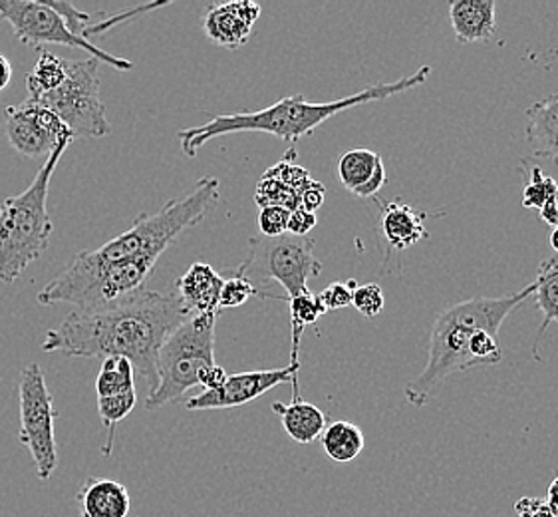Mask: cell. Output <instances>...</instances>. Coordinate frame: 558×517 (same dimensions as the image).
<instances>
[{"mask_svg": "<svg viewBox=\"0 0 558 517\" xmlns=\"http://www.w3.org/2000/svg\"><path fill=\"white\" fill-rule=\"evenodd\" d=\"M190 316L178 292L144 287L122 301L70 313L57 328L46 333L40 347L45 352L68 357L128 359L151 388L157 383L161 345Z\"/></svg>", "mask_w": 558, "mask_h": 517, "instance_id": "1", "label": "cell"}, {"mask_svg": "<svg viewBox=\"0 0 558 517\" xmlns=\"http://www.w3.org/2000/svg\"><path fill=\"white\" fill-rule=\"evenodd\" d=\"M429 76H432V67L424 64L410 76H403L396 82H378L374 86H368L366 91L340 100L308 101L301 94H296V96L280 98L272 106L258 112L219 113V116H213L207 124L179 130V144L187 158H195L202 152V147L215 137L241 134V132H260V134L280 137L287 144H296L301 137L313 134L318 125L335 118L336 113L347 112L350 108H357L372 101L388 100L391 96L413 91L425 84Z\"/></svg>", "mask_w": 558, "mask_h": 517, "instance_id": "2", "label": "cell"}, {"mask_svg": "<svg viewBox=\"0 0 558 517\" xmlns=\"http://www.w3.org/2000/svg\"><path fill=\"white\" fill-rule=\"evenodd\" d=\"M533 292L535 282L513 294L475 297L444 309L429 333V350L424 371L403 388L405 400L413 406L427 405L449 376L471 371L468 354L471 337L483 328L499 333L505 318L525 299L533 297Z\"/></svg>", "mask_w": 558, "mask_h": 517, "instance_id": "3", "label": "cell"}, {"mask_svg": "<svg viewBox=\"0 0 558 517\" xmlns=\"http://www.w3.org/2000/svg\"><path fill=\"white\" fill-rule=\"evenodd\" d=\"M221 181L205 176L190 192L166 203L156 214L137 215L132 227L98 249H86V255L98 263L154 261L191 227L199 226L219 202Z\"/></svg>", "mask_w": 558, "mask_h": 517, "instance_id": "4", "label": "cell"}, {"mask_svg": "<svg viewBox=\"0 0 558 517\" xmlns=\"http://www.w3.org/2000/svg\"><path fill=\"white\" fill-rule=\"evenodd\" d=\"M72 142H64L45 159L23 193L0 203V282H14L50 245L54 231L46 209L50 180Z\"/></svg>", "mask_w": 558, "mask_h": 517, "instance_id": "5", "label": "cell"}, {"mask_svg": "<svg viewBox=\"0 0 558 517\" xmlns=\"http://www.w3.org/2000/svg\"><path fill=\"white\" fill-rule=\"evenodd\" d=\"M154 267V261L98 263L80 251L66 269L38 292L36 301L45 306L72 304L76 311L98 309L144 289Z\"/></svg>", "mask_w": 558, "mask_h": 517, "instance_id": "6", "label": "cell"}, {"mask_svg": "<svg viewBox=\"0 0 558 517\" xmlns=\"http://www.w3.org/2000/svg\"><path fill=\"white\" fill-rule=\"evenodd\" d=\"M217 316H190L166 338L157 354V383L147 393V410L175 402L215 366Z\"/></svg>", "mask_w": 558, "mask_h": 517, "instance_id": "7", "label": "cell"}, {"mask_svg": "<svg viewBox=\"0 0 558 517\" xmlns=\"http://www.w3.org/2000/svg\"><path fill=\"white\" fill-rule=\"evenodd\" d=\"M316 241L311 237H251L248 255L239 273L263 297V287L279 282L287 291V301L308 292V279L323 273V263L314 255Z\"/></svg>", "mask_w": 558, "mask_h": 517, "instance_id": "8", "label": "cell"}, {"mask_svg": "<svg viewBox=\"0 0 558 517\" xmlns=\"http://www.w3.org/2000/svg\"><path fill=\"white\" fill-rule=\"evenodd\" d=\"M100 62L94 58L66 60V76L57 91L38 98L36 104L57 116L76 137H104L112 134L100 98Z\"/></svg>", "mask_w": 558, "mask_h": 517, "instance_id": "9", "label": "cell"}, {"mask_svg": "<svg viewBox=\"0 0 558 517\" xmlns=\"http://www.w3.org/2000/svg\"><path fill=\"white\" fill-rule=\"evenodd\" d=\"M0 21L11 24L12 34L23 45L31 46L34 50H40L48 45H62L84 50L88 52L89 58L120 72H130L134 68L130 60L113 57L110 52L92 45V40L72 33L62 21V16L52 11L45 0H0Z\"/></svg>", "mask_w": 558, "mask_h": 517, "instance_id": "10", "label": "cell"}, {"mask_svg": "<svg viewBox=\"0 0 558 517\" xmlns=\"http://www.w3.org/2000/svg\"><path fill=\"white\" fill-rule=\"evenodd\" d=\"M21 434L19 440L31 452L40 480H50L58 468L57 408L54 396L46 386L45 372L38 362L21 372Z\"/></svg>", "mask_w": 558, "mask_h": 517, "instance_id": "11", "label": "cell"}, {"mask_svg": "<svg viewBox=\"0 0 558 517\" xmlns=\"http://www.w3.org/2000/svg\"><path fill=\"white\" fill-rule=\"evenodd\" d=\"M4 130L11 146L26 159L48 158L74 135L54 113L33 100L4 108Z\"/></svg>", "mask_w": 558, "mask_h": 517, "instance_id": "12", "label": "cell"}, {"mask_svg": "<svg viewBox=\"0 0 558 517\" xmlns=\"http://www.w3.org/2000/svg\"><path fill=\"white\" fill-rule=\"evenodd\" d=\"M299 371H301V364H289V366L270 369V371L229 374L227 381L219 388L203 390L202 394L193 396L185 402V408L187 410L236 408V406L248 405V402L257 400L263 394L277 388L280 384H292V400H299L301 398Z\"/></svg>", "mask_w": 558, "mask_h": 517, "instance_id": "13", "label": "cell"}, {"mask_svg": "<svg viewBox=\"0 0 558 517\" xmlns=\"http://www.w3.org/2000/svg\"><path fill=\"white\" fill-rule=\"evenodd\" d=\"M425 212H417L412 205L402 202L386 203L381 207L376 236L380 239L384 251V267L393 257V253H402L417 245L422 239H429V231L425 229Z\"/></svg>", "mask_w": 558, "mask_h": 517, "instance_id": "14", "label": "cell"}, {"mask_svg": "<svg viewBox=\"0 0 558 517\" xmlns=\"http://www.w3.org/2000/svg\"><path fill=\"white\" fill-rule=\"evenodd\" d=\"M258 16L260 4L251 0L215 4L203 19V31L215 45L241 48L248 43Z\"/></svg>", "mask_w": 558, "mask_h": 517, "instance_id": "15", "label": "cell"}, {"mask_svg": "<svg viewBox=\"0 0 558 517\" xmlns=\"http://www.w3.org/2000/svg\"><path fill=\"white\" fill-rule=\"evenodd\" d=\"M225 279L207 263H193L175 285L179 301L191 316L219 315Z\"/></svg>", "mask_w": 558, "mask_h": 517, "instance_id": "16", "label": "cell"}, {"mask_svg": "<svg viewBox=\"0 0 558 517\" xmlns=\"http://www.w3.org/2000/svg\"><path fill=\"white\" fill-rule=\"evenodd\" d=\"M338 180L347 192L368 200L381 192L388 176L380 154L366 147H356L348 149L347 154H342L338 159Z\"/></svg>", "mask_w": 558, "mask_h": 517, "instance_id": "17", "label": "cell"}, {"mask_svg": "<svg viewBox=\"0 0 558 517\" xmlns=\"http://www.w3.org/2000/svg\"><path fill=\"white\" fill-rule=\"evenodd\" d=\"M493 0H453L449 4V21L461 45L487 43L497 34V16Z\"/></svg>", "mask_w": 558, "mask_h": 517, "instance_id": "18", "label": "cell"}, {"mask_svg": "<svg viewBox=\"0 0 558 517\" xmlns=\"http://www.w3.org/2000/svg\"><path fill=\"white\" fill-rule=\"evenodd\" d=\"M526 142L536 158L558 164V92L526 108Z\"/></svg>", "mask_w": 558, "mask_h": 517, "instance_id": "19", "label": "cell"}, {"mask_svg": "<svg viewBox=\"0 0 558 517\" xmlns=\"http://www.w3.org/2000/svg\"><path fill=\"white\" fill-rule=\"evenodd\" d=\"M76 497L84 517H128L132 509L128 488L108 478H89L80 488Z\"/></svg>", "mask_w": 558, "mask_h": 517, "instance_id": "20", "label": "cell"}, {"mask_svg": "<svg viewBox=\"0 0 558 517\" xmlns=\"http://www.w3.org/2000/svg\"><path fill=\"white\" fill-rule=\"evenodd\" d=\"M272 410L279 414L284 432L302 446L316 442L328 426L323 410L311 402H304L302 398L292 400L291 405L275 402Z\"/></svg>", "mask_w": 558, "mask_h": 517, "instance_id": "21", "label": "cell"}, {"mask_svg": "<svg viewBox=\"0 0 558 517\" xmlns=\"http://www.w3.org/2000/svg\"><path fill=\"white\" fill-rule=\"evenodd\" d=\"M535 297L536 306L538 311L545 316L543 325L536 333L535 345H533V354L535 359H541L538 354V345L541 338L545 337L548 325L557 323L558 325V258H547L538 265V273H536L535 281Z\"/></svg>", "mask_w": 558, "mask_h": 517, "instance_id": "22", "label": "cell"}, {"mask_svg": "<svg viewBox=\"0 0 558 517\" xmlns=\"http://www.w3.org/2000/svg\"><path fill=\"white\" fill-rule=\"evenodd\" d=\"M320 440L326 456L336 464H350L356 460L366 446L364 432L347 420H336L328 424Z\"/></svg>", "mask_w": 558, "mask_h": 517, "instance_id": "23", "label": "cell"}, {"mask_svg": "<svg viewBox=\"0 0 558 517\" xmlns=\"http://www.w3.org/2000/svg\"><path fill=\"white\" fill-rule=\"evenodd\" d=\"M64 76H66V58L43 50L38 62L34 64L33 72L26 76L28 100H38L46 94L57 91Z\"/></svg>", "mask_w": 558, "mask_h": 517, "instance_id": "24", "label": "cell"}, {"mask_svg": "<svg viewBox=\"0 0 558 517\" xmlns=\"http://www.w3.org/2000/svg\"><path fill=\"white\" fill-rule=\"evenodd\" d=\"M291 309L292 345H291V364H301L299 362V350H301L302 333L308 325H314L320 321L328 311L320 303L318 294L313 292H302L289 301Z\"/></svg>", "mask_w": 558, "mask_h": 517, "instance_id": "25", "label": "cell"}, {"mask_svg": "<svg viewBox=\"0 0 558 517\" xmlns=\"http://www.w3.org/2000/svg\"><path fill=\"white\" fill-rule=\"evenodd\" d=\"M135 390V369L128 359H106L101 362L98 378H96V393L98 398L118 396V394Z\"/></svg>", "mask_w": 558, "mask_h": 517, "instance_id": "26", "label": "cell"}, {"mask_svg": "<svg viewBox=\"0 0 558 517\" xmlns=\"http://www.w3.org/2000/svg\"><path fill=\"white\" fill-rule=\"evenodd\" d=\"M135 405H137V393L118 394V396H108V398H98V412H100L101 424L108 434L106 446L101 448L104 456H110L113 450V440H116V428L118 424L132 414Z\"/></svg>", "mask_w": 558, "mask_h": 517, "instance_id": "27", "label": "cell"}, {"mask_svg": "<svg viewBox=\"0 0 558 517\" xmlns=\"http://www.w3.org/2000/svg\"><path fill=\"white\" fill-rule=\"evenodd\" d=\"M255 202L258 207H284V209H296L299 207V195L292 192L291 188H287L282 181L268 176L265 171V176L260 178L257 183V190H255Z\"/></svg>", "mask_w": 558, "mask_h": 517, "instance_id": "28", "label": "cell"}, {"mask_svg": "<svg viewBox=\"0 0 558 517\" xmlns=\"http://www.w3.org/2000/svg\"><path fill=\"white\" fill-rule=\"evenodd\" d=\"M557 190V181L538 166H533L529 171V181L523 185V207L531 212H541Z\"/></svg>", "mask_w": 558, "mask_h": 517, "instance_id": "29", "label": "cell"}, {"mask_svg": "<svg viewBox=\"0 0 558 517\" xmlns=\"http://www.w3.org/2000/svg\"><path fill=\"white\" fill-rule=\"evenodd\" d=\"M294 159H296V149H289L279 164H275L272 168L267 169V173L282 181L296 195H301L302 190L313 181V176H311L308 169L299 166Z\"/></svg>", "mask_w": 558, "mask_h": 517, "instance_id": "30", "label": "cell"}, {"mask_svg": "<svg viewBox=\"0 0 558 517\" xmlns=\"http://www.w3.org/2000/svg\"><path fill=\"white\" fill-rule=\"evenodd\" d=\"M352 304L356 306L360 315L366 316V318H376L386 306V297H384L380 285H376V282L357 285L354 289Z\"/></svg>", "mask_w": 558, "mask_h": 517, "instance_id": "31", "label": "cell"}, {"mask_svg": "<svg viewBox=\"0 0 558 517\" xmlns=\"http://www.w3.org/2000/svg\"><path fill=\"white\" fill-rule=\"evenodd\" d=\"M46 4L58 12L62 16V21L66 23L68 28L74 34H78L82 38H86L89 26L96 23L94 14L82 12L72 4V2H64V0H45Z\"/></svg>", "mask_w": 558, "mask_h": 517, "instance_id": "32", "label": "cell"}, {"mask_svg": "<svg viewBox=\"0 0 558 517\" xmlns=\"http://www.w3.org/2000/svg\"><path fill=\"white\" fill-rule=\"evenodd\" d=\"M255 294H258L257 289L236 270L235 277H231V279L223 282L219 306L221 309H236V306L245 304Z\"/></svg>", "mask_w": 558, "mask_h": 517, "instance_id": "33", "label": "cell"}, {"mask_svg": "<svg viewBox=\"0 0 558 517\" xmlns=\"http://www.w3.org/2000/svg\"><path fill=\"white\" fill-rule=\"evenodd\" d=\"M356 281L330 282L324 291L318 292V299L326 311H340L352 304Z\"/></svg>", "mask_w": 558, "mask_h": 517, "instance_id": "34", "label": "cell"}, {"mask_svg": "<svg viewBox=\"0 0 558 517\" xmlns=\"http://www.w3.org/2000/svg\"><path fill=\"white\" fill-rule=\"evenodd\" d=\"M291 212L284 207H263L258 212V229L263 237L287 236Z\"/></svg>", "mask_w": 558, "mask_h": 517, "instance_id": "35", "label": "cell"}, {"mask_svg": "<svg viewBox=\"0 0 558 517\" xmlns=\"http://www.w3.org/2000/svg\"><path fill=\"white\" fill-rule=\"evenodd\" d=\"M318 224V217L316 214H311L306 209H292L289 215V226H287V233L294 237H308V233L313 231L314 227Z\"/></svg>", "mask_w": 558, "mask_h": 517, "instance_id": "36", "label": "cell"}, {"mask_svg": "<svg viewBox=\"0 0 558 517\" xmlns=\"http://www.w3.org/2000/svg\"><path fill=\"white\" fill-rule=\"evenodd\" d=\"M324 200H326V188L320 181L313 180L299 195V207L316 214L323 207Z\"/></svg>", "mask_w": 558, "mask_h": 517, "instance_id": "37", "label": "cell"}, {"mask_svg": "<svg viewBox=\"0 0 558 517\" xmlns=\"http://www.w3.org/2000/svg\"><path fill=\"white\" fill-rule=\"evenodd\" d=\"M514 512H517V517H553L545 497H536V495L521 497L514 504Z\"/></svg>", "mask_w": 558, "mask_h": 517, "instance_id": "38", "label": "cell"}, {"mask_svg": "<svg viewBox=\"0 0 558 517\" xmlns=\"http://www.w3.org/2000/svg\"><path fill=\"white\" fill-rule=\"evenodd\" d=\"M227 372L221 366H211V369H207V371L203 372L202 378H199V386H203L205 390H215V388H219L221 384L227 381Z\"/></svg>", "mask_w": 558, "mask_h": 517, "instance_id": "39", "label": "cell"}, {"mask_svg": "<svg viewBox=\"0 0 558 517\" xmlns=\"http://www.w3.org/2000/svg\"><path fill=\"white\" fill-rule=\"evenodd\" d=\"M541 215V219L550 227H558V190L550 200H548L547 205L538 212Z\"/></svg>", "mask_w": 558, "mask_h": 517, "instance_id": "40", "label": "cell"}, {"mask_svg": "<svg viewBox=\"0 0 558 517\" xmlns=\"http://www.w3.org/2000/svg\"><path fill=\"white\" fill-rule=\"evenodd\" d=\"M545 502H547L548 509H550L553 517H558V476H555V480L548 485Z\"/></svg>", "mask_w": 558, "mask_h": 517, "instance_id": "41", "label": "cell"}, {"mask_svg": "<svg viewBox=\"0 0 558 517\" xmlns=\"http://www.w3.org/2000/svg\"><path fill=\"white\" fill-rule=\"evenodd\" d=\"M12 80L11 62L0 55V92L4 91Z\"/></svg>", "mask_w": 558, "mask_h": 517, "instance_id": "42", "label": "cell"}, {"mask_svg": "<svg viewBox=\"0 0 558 517\" xmlns=\"http://www.w3.org/2000/svg\"><path fill=\"white\" fill-rule=\"evenodd\" d=\"M548 243H550V248L555 253H558V227H553V231H550V237H548Z\"/></svg>", "mask_w": 558, "mask_h": 517, "instance_id": "43", "label": "cell"}, {"mask_svg": "<svg viewBox=\"0 0 558 517\" xmlns=\"http://www.w3.org/2000/svg\"><path fill=\"white\" fill-rule=\"evenodd\" d=\"M555 476H558V466H557V470H555Z\"/></svg>", "mask_w": 558, "mask_h": 517, "instance_id": "44", "label": "cell"}, {"mask_svg": "<svg viewBox=\"0 0 558 517\" xmlns=\"http://www.w3.org/2000/svg\"><path fill=\"white\" fill-rule=\"evenodd\" d=\"M82 517H84V516H82Z\"/></svg>", "mask_w": 558, "mask_h": 517, "instance_id": "45", "label": "cell"}]
</instances>
